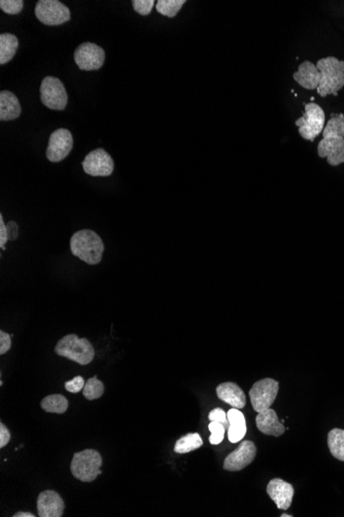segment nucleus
<instances>
[{
	"instance_id": "f257e3e1",
	"label": "nucleus",
	"mask_w": 344,
	"mask_h": 517,
	"mask_svg": "<svg viewBox=\"0 0 344 517\" xmlns=\"http://www.w3.org/2000/svg\"><path fill=\"white\" fill-rule=\"evenodd\" d=\"M72 254L90 266L101 261L104 244L96 232L91 229H82L72 234L70 239Z\"/></svg>"
},
{
	"instance_id": "f03ea898",
	"label": "nucleus",
	"mask_w": 344,
	"mask_h": 517,
	"mask_svg": "<svg viewBox=\"0 0 344 517\" xmlns=\"http://www.w3.org/2000/svg\"><path fill=\"white\" fill-rule=\"evenodd\" d=\"M316 67L321 72V83L318 93L321 97L328 95H338V91L344 87V61L338 60L336 57H327L320 59Z\"/></svg>"
},
{
	"instance_id": "7ed1b4c3",
	"label": "nucleus",
	"mask_w": 344,
	"mask_h": 517,
	"mask_svg": "<svg viewBox=\"0 0 344 517\" xmlns=\"http://www.w3.org/2000/svg\"><path fill=\"white\" fill-rule=\"evenodd\" d=\"M59 357L87 366L94 359L95 350L91 342L86 338L79 339L76 334H70L59 340L55 347Z\"/></svg>"
},
{
	"instance_id": "20e7f679",
	"label": "nucleus",
	"mask_w": 344,
	"mask_h": 517,
	"mask_svg": "<svg viewBox=\"0 0 344 517\" xmlns=\"http://www.w3.org/2000/svg\"><path fill=\"white\" fill-rule=\"evenodd\" d=\"M102 457L94 450H86L74 453L72 470L74 478L82 482H92L101 474Z\"/></svg>"
},
{
	"instance_id": "39448f33",
	"label": "nucleus",
	"mask_w": 344,
	"mask_h": 517,
	"mask_svg": "<svg viewBox=\"0 0 344 517\" xmlns=\"http://www.w3.org/2000/svg\"><path fill=\"white\" fill-rule=\"evenodd\" d=\"M325 111L318 104L311 102L305 104V113L295 124L299 127V134L304 140L314 142L325 129Z\"/></svg>"
},
{
	"instance_id": "423d86ee",
	"label": "nucleus",
	"mask_w": 344,
	"mask_h": 517,
	"mask_svg": "<svg viewBox=\"0 0 344 517\" xmlns=\"http://www.w3.org/2000/svg\"><path fill=\"white\" fill-rule=\"evenodd\" d=\"M40 92L43 104L51 110L63 111L67 106V92L58 77H45Z\"/></svg>"
},
{
	"instance_id": "0eeeda50",
	"label": "nucleus",
	"mask_w": 344,
	"mask_h": 517,
	"mask_svg": "<svg viewBox=\"0 0 344 517\" xmlns=\"http://www.w3.org/2000/svg\"><path fill=\"white\" fill-rule=\"evenodd\" d=\"M279 383L271 378L259 380L250 391V402L255 411L262 412L272 406L279 393Z\"/></svg>"
},
{
	"instance_id": "6e6552de",
	"label": "nucleus",
	"mask_w": 344,
	"mask_h": 517,
	"mask_svg": "<svg viewBox=\"0 0 344 517\" xmlns=\"http://www.w3.org/2000/svg\"><path fill=\"white\" fill-rule=\"evenodd\" d=\"M35 16L48 26L65 24L70 20V11L58 0H40L36 4Z\"/></svg>"
},
{
	"instance_id": "1a4fd4ad",
	"label": "nucleus",
	"mask_w": 344,
	"mask_h": 517,
	"mask_svg": "<svg viewBox=\"0 0 344 517\" xmlns=\"http://www.w3.org/2000/svg\"><path fill=\"white\" fill-rule=\"evenodd\" d=\"M72 148H74V138L72 132L65 129H57L50 136L49 145L45 152L48 160L51 163H60L65 160L72 152Z\"/></svg>"
},
{
	"instance_id": "9d476101",
	"label": "nucleus",
	"mask_w": 344,
	"mask_h": 517,
	"mask_svg": "<svg viewBox=\"0 0 344 517\" xmlns=\"http://www.w3.org/2000/svg\"><path fill=\"white\" fill-rule=\"evenodd\" d=\"M84 170L87 175L92 177H109L113 174L115 163L111 155L104 149L94 150L87 155L84 159Z\"/></svg>"
},
{
	"instance_id": "9b49d317",
	"label": "nucleus",
	"mask_w": 344,
	"mask_h": 517,
	"mask_svg": "<svg viewBox=\"0 0 344 517\" xmlns=\"http://www.w3.org/2000/svg\"><path fill=\"white\" fill-rule=\"evenodd\" d=\"M74 61L79 70H97L106 61V52L99 45L92 43H84L74 52Z\"/></svg>"
},
{
	"instance_id": "f8f14e48",
	"label": "nucleus",
	"mask_w": 344,
	"mask_h": 517,
	"mask_svg": "<svg viewBox=\"0 0 344 517\" xmlns=\"http://www.w3.org/2000/svg\"><path fill=\"white\" fill-rule=\"evenodd\" d=\"M256 455V445L252 441H243L238 448L225 459L224 469L231 472L243 470L254 462Z\"/></svg>"
},
{
	"instance_id": "ddd939ff",
	"label": "nucleus",
	"mask_w": 344,
	"mask_h": 517,
	"mask_svg": "<svg viewBox=\"0 0 344 517\" xmlns=\"http://www.w3.org/2000/svg\"><path fill=\"white\" fill-rule=\"evenodd\" d=\"M267 494L279 509L287 510L291 507L293 502L295 489L289 482L274 478L270 480L267 485Z\"/></svg>"
},
{
	"instance_id": "4468645a",
	"label": "nucleus",
	"mask_w": 344,
	"mask_h": 517,
	"mask_svg": "<svg viewBox=\"0 0 344 517\" xmlns=\"http://www.w3.org/2000/svg\"><path fill=\"white\" fill-rule=\"evenodd\" d=\"M65 501L55 491H45L38 498L40 517H61L65 512Z\"/></svg>"
},
{
	"instance_id": "2eb2a0df",
	"label": "nucleus",
	"mask_w": 344,
	"mask_h": 517,
	"mask_svg": "<svg viewBox=\"0 0 344 517\" xmlns=\"http://www.w3.org/2000/svg\"><path fill=\"white\" fill-rule=\"evenodd\" d=\"M318 156L327 158L330 165H339L344 163V138H323L318 146Z\"/></svg>"
},
{
	"instance_id": "dca6fc26",
	"label": "nucleus",
	"mask_w": 344,
	"mask_h": 517,
	"mask_svg": "<svg viewBox=\"0 0 344 517\" xmlns=\"http://www.w3.org/2000/svg\"><path fill=\"white\" fill-rule=\"evenodd\" d=\"M257 428L260 432L268 436L279 437L286 432L284 423H280L274 410L269 409L259 412L256 418Z\"/></svg>"
},
{
	"instance_id": "f3484780",
	"label": "nucleus",
	"mask_w": 344,
	"mask_h": 517,
	"mask_svg": "<svg viewBox=\"0 0 344 517\" xmlns=\"http://www.w3.org/2000/svg\"><path fill=\"white\" fill-rule=\"evenodd\" d=\"M294 80L301 87L307 89V90H314L320 86L321 72L316 65H314L311 61H303L298 67V72L294 74Z\"/></svg>"
},
{
	"instance_id": "a211bd4d",
	"label": "nucleus",
	"mask_w": 344,
	"mask_h": 517,
	"mask_svg": "<svg viewBox=\"0 0 344 517\" xmlns=\"http://www.w3.org/2000/svg\"><path fill=\"white\" fill-rule=\"evenodd\" d=\"M216 395L220 400L224 401L230 406L241 409L247 404L245 391L233 382H225L216 387Z\"/></svg>"
},
{
	"instance_id": "6ab92c4d",
	"label": "nucleus",
	"mask_w": 344,
	"mask_h": 517,
	"mask_svg": "<svg viewBox=\"0 0 344 517\" xmlns=\"http://www.w3.org/2000/svg\"><path fill=\"white\" fill-rule=\"evenodd\" d=\"M229 427H228V439L231 443L243 440L247 434V423L243 412L236 408L229 410L227 413Z\"/></svg>"
},
{
	"instance_id": "aec40b11",
	"label": "nucleus",
	"mask_w": 344,
	"mask_h": 517,
	"mask_svg": "<svg viewBox=\"0 0 344 517\" xmlns=\"http://www.w3.org/2000/svg\"><path fill=\"white\" fill-rule=\"evenodd\" d=\"M21 115V106L19 99L10 91H1L0 93V120L11 121L17 119Z\"/></svg>"
},
{
	"instance_id": "412c9836",
	"label": "nucleus",
	"mask_w": 344,
	"mask_h": 517,
	"mask_svg": "<svg viewBox=\"0 0 344 517\" xmlns=\"http://www.w3.org/2000/svg\"><path fill=\"white\" fill-rule=\"evenodd\" d=\"M18 45L19 42L13 34L4 33L0 36V65L10 62L16 55Z\"/></svg>"
},
{
	"instance_id": "4be33fe9",
	"label": "nucleus",
	"mask_w": 344,
	"mask_h": 517,
	"mask_svg": "<svg viewBox=\"0 0 344 517\" xmlns=\"http://www.w3.org/2000/svg\"><path fill=\"white\" fill-rule=\"evenodd\" d=\"M328 445L335 459L344 462V430H330L328 435Z\"/></svg>"
},
{
	"instance_id": "5701e85b",
	"label": "nucleus",
	"mask_w": 344,
	"mask_h": 517,
	"mask_svg": "<svg viewBox=\"0 0 344 517\" xmlns=\"http://www.w3.org/2000/svg\"><path fill=\"white\" fill-rule=\"evenodd\" d=\"M202 445H204V441H202L200 435L198 432H191V434L186 435V436L182 437L177 441L174 452L183 455V453H188L198 450Z\"/></svg>"
},
{
	"instance_id": "b1692460",
	"label": "nucleus",
	"mask_w": 344,
	"mask_h": 517,
	"mask_svg": "<svg viewBox=\"0 0 344 517\" xmlns=\"http://www.w3.org/2000/svg\"><path fill=\"white\" fill-rule=\"evenodd\" d=\"M40 406L48 413L63 414L67 411L68 401L62 395L48 396L43 398Z\"/></svg>"
},
{
	"instance_id": "393cba45",
	"label": "nucleus",
	"mask_w": 344,
	"mask_h": 517,
	"mask_svg": "<svg viewBox=\"0 0 344 517\" xmlns=\"http://www.w3.org/2000/svg\"><path fill=\"white\" fill-rule=\"evenodd\" d=\"M340 136L344 138V115L337 114L336 117L331 118L323 131V138Z\"/></svg>"
},
{
	"instance_id": "a878e982",
	"label": "nucleus",
	"mask_w": 344,
	"mask_h": 517,
	"mask_svg": "<svg viewBox=\"0 0 344 517\" xmlns=\"http://www.w3.org/2000/svg\"><path fill=\"white\" fill-rule=\"evenodd\" d=\"M186 2V0H159L156 2V10L161 15L173 18L181 11L182 6Z\"/></svg>"
},
{
	"instance_id": "bb28decb",
	"label": "nucleus",
	"mask_w": 344,
	"mask_h": 517,
	"mask_svg": "<svg viewBox=\"0 0 344 517\" xmlns=\"http://www.w3.org/2000/svg\"><path fill=\"white\" fill-rule=\"evenodd\" d=\"M104 383L98 379L96 376L90 378L86 382L85 387L83 389V395L89 401L97 400V398H99L100 396L104 395Z\"/></svg>"
},
{
	"instance_id": "cd10ccee",
	"label": "nucleus",
	"mask_w": 344,
	"mask_h": 517,
	"mask_svg": "<svg viewBox=\"0 0 344 517\" xmlns=\"http://www.w3.org/2000/svg\"><path fill=\"white\" fill-rule=\"evenodd\" d=\"M209 430H211V435L209 437V442L213 445H218L222 443L223 439L225 436V425L221 423H216V421H211L209 425Z\"/></svg>"
},
{
	"instance_id": "c85d7f7f",
	"label": "nucleus",
	"mask_w": 344,
	"mask_h": 517,
	"mask_svg": "<svg viewBox=\"0 0 344 517\" xmlns=\"http://www.w3.org/2000/svg\"><path fill=\"white\" fill-rule=\"evenodd\" d=\"M23 6H24V2L22 0H1L0 1V9L9 15H18L21 13Z\"/></svg>"
},
{
	"instance_id": "c756f323",
	"label": "nucleus",
	"mask_w": 344,
	"mask_h": 517,
	"mask_svg": "<svg viewBox=\"0 0 344 517\" xmlns=\"http://www.w3.org/2000/svg\"><path fill=\"white\" fill-rule=\"evenodd\" d=\"M132 6L136 13L141 16H148L151 13L155 6L154 0H132Z\"/></svg>"
},
{
	"instance_id": "7c9ffc66",
	"label": "nucleus",
	"mask_w": 344,
	"mask_h": 517,
	"mask_svg": "<svg viewBox=\"0 0 344 517\" xmlns=\"http://www.w3.org/2000/svg\"><path fill=\"white\" fill-rule=\"evenodd\" d=\"M85 384L86 382L84 378L81 377V376H77L70 381L65 382V389L70 393H77L83 391Z\"/></svg>"
},
{
	"instance_id": "2f4dec72",
	"label": "nucleus",
	"mask_w": 344,
	"mask_h": 517,
	"mask_svg": "<svg viewBox=\"0 0 344 517\" xmlns=\"http://www.w3.org/2000/svg\"><path fill=\"white\" fill-rule=\"evenodd\" d=\"M209 418L211 421H216V423H223L226 428V425L229 423L228 421L227 413L221 408H216L213 411L209 412Z\"/></svg>"
},
{
	"instance_id": "473e14b6",
	"label": "nucleus",
	"mask_w": 344,
	"mask_h": 517,
	"mask_svg": "<svg viewBox=\"0 0 344 517\" xmlns=\"http://www.w3.org/2000/svg\"><path fill=\"white\" fill-rule=\"evenodd\" d=\"M11 336L6 332H0V354H4L11 349Z\"/></svg>"
},
{
	"instance_id": "72a5a7b5",
	"label": "nucleus",
	"mask_w": 344,
	"mask_h": 517,
	"mask_svg": "<svg viewBox=\"0 0 344 517\" xmlns=\"http://www.w3.org/2000/svg\"><path fill=\"white\" fill-rule=\"evenodd\" d=\"M9 241L8 229L4 221V216L0 215V247L2 250H6V244Z\"/></svg>"
},
{
	"instance_id": "f704fd0d",
	"label": "nucleus",
	"mask_w": 344,
	"mask_h": 517,
	"mask_svg": "<svg viewBox=\"0 0 344 517\" xmlns=\"http://www.w3.org/2000/svg\"><path fill=\"white\" fill-rule=\"evenodd\" d=\"M10 440V430H8V428L4 423H0V448L6 447Z\"/></svg>"
},
{
	"instance_id": "c9c22d12",
	"label": "nucleus",
	"mask_w": 344,
	"mask_h": 517,
	"mask_svg": "<svg viewBox=\"0 0 344 517\" xmlns=\"http://www.w3.org/2000/svg\"><path fill=\"white\" fill-rule=\"evenodd\" d=\"M6 229H8L9 240L15 241L18 238V234H19V227L15 221H10L6 224Z\"/></svg>"
},
{
	"instance_id": "e433bc0d",
	"label": "nucleus",
	"mask_w": 344,
	"mask_h": 517,
	"mask_svg": "<svg viewBox=\"0 0 344 517\" xmlns=\"http://www.w3.org/2000/svg\"><path fill=\"white\" fill-rule=\"evenodd\" d=\"M13 517H34V514L30 513V512H17V513L13 514Z\"/></svg>"
},
{
	"instance_id": "4c0bfd02",
	"label": "nucleus",
	"mask_w": 344,
	"mask_h": 517,
	"mask_svg": "<svg viewBox=\"0 0 344 517\" xmlns=\"http://www.w3.org/2000/svg\"><path fill=\"white\" fill-rule=\"evenodd\" d=\"M282 517H292L293 516H290V514H282V516H280Z\"/></svg>"
}]
</instances>
